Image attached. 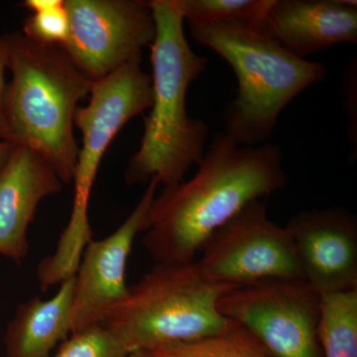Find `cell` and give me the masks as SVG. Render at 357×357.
<instances>
[{
    "label": "cell",
    "instance_id": "1",
    "mask_svg": "<svg viewBox=\"0 0 357 357\" xmlns=\"http://www.w3.org/2000/svg\"><path fill=\"white\" fill-rule=\"evenodd\" d=\"M197 167L191 178L163 188L152 202L142 243L155 263L194 261L223 225L287 183L280 147L243 146L225 132Z\"/></svg>",
    "mask_w": 357,
    "mask_h": 357
},
{
    "label": "cell",
    "instance_id": "2",
    "mask_svg": "<svg viewBox=\"0 0 357 357\" xmlns=\"http://www.w3.org/2000/svg\"><path fill=\"white\" fill-rule=\"evenodd\" d=\"M148 2L156 28L150 46L152 105L144 119L139 149L126 168V181L132 185L156 178L165 188L183 182L204 156L208 126L188 114L187 93L190 84L206 70L208 59L190 46L184 17L174 0Z\"/></svg>",
    "mask_w": 357,
    "mask_h": 357
},
{
    "label": "cell",
    "instance_id": "3",
    "mask_svg": "<svg viewBox=\"0 0 357 357\" xmlns=\"http://www.w3.org/2000/svg\"><path fill=\"white\" fill-rule=\"evenodd\" d=\"M6 39L11 81L4 96V114L13 143L43 157L61 182L69 185L79 152L75 114L95 82L61 45L39 43L21 31Z\"/></svg>",
    "mask_w": 357,
    "mask_h": 357
},
{
    "label": "cell",
    "instance_id": "4",
    "mask_svg": "<svg viewBox=\"0 0 357 357\" xmlns=\"http://www.w3.org/2000/svg\"><path fill=\"white\" fill-rule=\"evenodd\" d=\"M187 23L192 38L220 56L236 74L237 96L225 107L223 121L225 133L243 146L265 144L289 103L328 75L325 65L296 57L258 30Z\"/></svg>",
    "mask_w": 357,
    "mask_h": 357
},
{
    "label": "cell",
    "instance_id": "5",
    "mask_svg": "<svg viewBox=\"0 0 357 357\" xmlns=\"http://www.w3.org/2000/svg\"><path fill=\"white\" fill-rule=\"evenodd\" d=\"M136 58L93 83L86 107H77L75 126L83 136L75 169V192L69 222L55 250L39 263L42 278L59 284L76 273L84 248L93 239L89 203L98 167L110 143L133 117L152 105V79Z\"/></svg>",
    "mask_w": 357,
    "mask_h": 357
},
{
    "label": "cell",
    "instance_id": "6",
    "mask_svg": "<svg viewBox=\"0 0 357 357\" xmlns=\"http://www.w3.org/2000/svg\"><path fill=\"white\" fill-rule=\"evenodd\" d=\"M236 288L208 280L197 260L155 263L102 325L121 333L132 352L196 340L231 325L218 303Z\"/></svg>",
    "mask_w": 357,
    "mask_h": 357
},
{
    "label": "cell",
    "instance_id": "7",
    "mask_svg": "<svg viewBox=\"0 0 357 357\" xmlns=\"http://www.w3.org/2000/svg\"><path fill=\"white\" fill-rule=\"evenodd\" d=\"M197 260L208 280L246 287L304 280L292 237L273 222L265 199L252 202L208 238Z\"/></svg>",
    "mask_w": 357,
    "mask_h": 357
},
{
    "label": "cell",
    "instance_id": "8",
    "mask_svg": "<svg viewBox=\"0 0 357 357\" xmlns=\"http://www.w3.org/2000/svg\"><path fill=\"white\" fill-rule=\"evenodd\" d=\"M323 298L305 280L265 282L222 296L218 310L273 357H321Z\"/></svg>",
    "mask_w": 357,
    "mask_h": 357
},
{
    "label": "cell",
    "instance_id": "9",
    "mask_svg": "<svg viewBox=\"0 0 357 357\" xmlns=\"http://www.w3.org/2000/svg\"><path fill=\"white\" fill-rule=\"evenodd\" d=\"M69 36L63 45L73 62L100 81L151 46L155 21L144 0H65Z\"/></svg>",
    "mask_w": 357,
    "mask_h": 357
},
{
    "label": "cell",
    "instance_id": "10",
    "mask_svg": "<svg viewBox=\"0 0 357 357\" xmlns=\"http://www.w3.org/2000/svg\"><path fill=\"white\" fill-rule=\"evenodd\" d=\"M159 181L151 178L142 197L121 227L84 248L74 276L72 333L102 325L128 292L126 266L134 241L146 230Z\"/></svg>",
    "mask_w": 357,
    "mask_h": 357
},
{
    "label": "cell",
    "instance_id": "11",
    "mask_svg": "<svg viewBox=\"0 0 357 357\" xmlns=\"http://www.w3.org/2000/svg\"><path fill=\"white\" fill-rule=\"evenodd\" d=\"M304 280L323 296L357 289V218L342 206L312 208L285 225Z\"/></svg>",
    "mask_w": 357,
    "mask_h": 357
},
{
    "label": "cell",
    "instance_id": "12",
    "mask_svg": "<svg viewBox=\"0 0 357 357\" xmlns=\"http://www.w3.org/2000/svg\"><path fill=\"white\" fill-rule=\"evenodd\" d=\"M50 164L30 148L16 145L0 172V255L20 264L29 252L28 229L40 203L62 191Z\"/></svg>",
    "mask_w": 357,
    "mask_h": 357
},
{
    "label": "cell",
    "instance_id": "13",
    "mask_svg": "<svg viewBox=\"0 0 357 357\" xmlns=\"http://www.w3.org/2000/svg\"><path fill=\"white\" fill-rule=\"evenodd\" d=\"M261 32L301 59L335 45L357 44V2L274 0Z\"/></svg>",
    "mask_w": 357,
    "mask_h": 357
},
{
    "label": "cell",
    "instance_id": "14",
    "mask_svg": "<svg viewBox=\"0 0 357 357\" xmlns=\"http://www.w3.org/2000/svg\"><path fill=\"white\" fill-rule=\"evenodd\" d=\"M74 276L63 281L50 299L34 297L18 306L4 335L6 357H51L72 335Z\"/></svg>",
    "mask_w": 357,
    "mask_h": 357
},
{
    "label": "cell",
    "instance_id": "15",
    "mask_svg": "<svg viewBox=\"0 0 357 357\" xmlns=\"http://www.w3.org/2000/svg\"><path fill=\"white\" fill-rule=\"evenodd\" d=\"M319 338L325 357H357V289L323 296Z\"/></svg>",
    "mask_w": 357,
    "mask_h": 357
},
{
    "label": "cell",
    "instance_id": "16",
    "mask_svg": "<svg viewBox=\"0 0 357 357\" xmlns=\"http://www.w3.org/2000/svg\"><path fill=\"white\" fill-rule=\"evenodd\" d=\"M147 352L151 357H273L252 333L236 323L222 332Z\"/></svg>",
    "mask_w": 357,
    "mask_h": 357
},
{
    "label": "cell",
    "instance_id": "17",
    "mask_svg": "<svg viewBox=\"0 0 357 357\" xmlns=\"http://www.w3.org/2000/svg\"><path fill=\"white\" fill-rule=\"evenodd\" d=\"M185 21L222 23L261 31L274 0H174Z\"/></svg>",
    "mask_w": 357,
    "mask_h": 357
},
{
    "label": "cell",
    "instance_id": "18",
    "mask_svg": "<svg viewBox=\"0 0 357 357\" xmlns=\"http://www.w3.org/2000/svg\"><path fill=\"white\" fill-rule=\"evenodd\" d=\"M21 6L32 13L23 22L25 36L42 44L66 43L70 26L65 0H25Z\"/></svg>",
    "mask_w": 357,
    "mask_h": 357
},
{
    "label": "cell",
    "instance_id": "19",
    "mask_svg": "<svg viewBox=\"0 0 357 357\" xmlns=\"http://www.w3.org/2000/svg\"><path fill=\"white\" fill-rule=\"evenodd\" d=\"M131 354L121 333L98 325L72 333L51 357H129Z\"/></svg>",
    "mask_w": 357,
    "mask_h": 357
},
{
    "label": "cell",
    "instance_id": "20",
    "mask_svg": "<svg viewBox=\"0 0 357 357\" xmlns=\"http://www.w3.org/2000/svg\"><path fill=\"white\" fill-rule=\"evenodd\" d=\"M8 63V49L6 35H0V140L13 143V136L7 126L6 114H4V96L7 84L6 82V70ZM14 144V143H13Z\"/></svg>",
    "mask_w": 357,
    "mask_h": 357
},
{
    "label": "cell",
    "instance_id": "21",
    "mask_svg": "<svg viewBox=\"0 0 357 357\" xmlns=\"http://www.w3.org/2000/svg\"><path fill=\"white\" fill-rule=\"evenodd\" d=\"M356 61H351L349 67H347V74H345L344 86L345 93V110H347V117L351 121V126L349 128V135L351 137V142H354V146H356V138L354 137V134L356 135V121L354 119V95L356 93V89H354V86H356Z\"/></svg>",
    "mask_w": 357,
    "mask_h": 357
},
{
    "label": "cell",
    "instance_id": "22",
    "mask_svg": "<svg viewBox=\"0 0 357 357\" xmlns=\"http://www.w3.org/2000/svg\"><path fill=\"white\" fill-rule=\"evenodd\" d=\"M16 144L0 140V172L3 170L4 167L8 163L11 155H13Z\"/></svg>",
    "mask_w": 357,
    "mask_h": 357
},
{
    "label": "cell",
    "instance_id": "23",
    "mask_svg": "<svg viewBox=\"0 0 357 357\" xmlns=\"http://www.w3.org/2000/svg\"><path fill=\"white\" fill-rule=\"evenodd\" d=\"M129 357H151L149 356L147 351H133Z\"/></svg>",
    "mask_w": 357,
    "mask_h": 357
}]
</instances>
